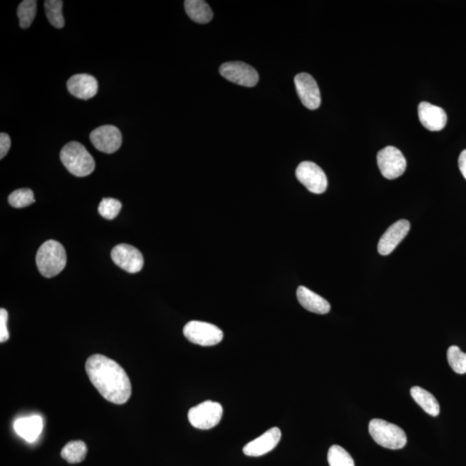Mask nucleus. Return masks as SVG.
Instances as JSON below:
<instances>
[{"label":"nucleus","mask_w":466,"mask_h":466,"mask_svg":"<svg viewBox=\"0 0 466 466\" xmlns=\"http://www.w3.org/2000/svg\"><path fill=\"white\" fill-rule=\"evenodd\" d=\"M86 371L91 383L108 402L126 403L132 395V384L126 370L114 360L96 354L86 362Z\"/></svg>","instance_id":"f257e3e1"},{"label":"nucleus","mask_w":466,"mask_h":466,"mask_svg":"<svg viewBox=\"0 0 466 466\" xmlns=\"http://www.w3.org/2000/svg\"><path fill=\"white\" fill-rule=\"evenodd\" d=\"M36 262L38 271L43 276L54 278L66 266V250L61 243L48 240L38 249Z\"/></svg>","instance_id":"f03ea898"},{"label":"nucleus","mask_w":466,"mask_h":466,"mask_svg":"<svg viewBox=\"0 0 466 466\" xmlns=\"http://www.w3.org/2000/svg\"><path fill=\"white\" fill-rule=\"evenodd\" d=\"M61 163L71 174L78 177L89 176L96 169V162L87 149L78 142H70L61 149Z\"/></svg>","instance_id":"7ed1b4c3"},{"label":"nucleus","mask_w":466,"mask_h":466,"mask_svg":"<svg viewBox=\"0 0 466 466\" xmlns=\"http://www.w3.org/2000/svg\"><path fill=\"white\" fill-rule=\"evenodd\" d=\"M369 433L375 442L384 449H402L407 444V435L402 428L381 419L370 421Z\"/></svg>","instance_id":"20e7f679"},{"label":"nucleus","mask_w":466,"mask_h":466,"mask_svg":"<svg viewBox=\"0 0 466 466\" xmlns=\"http://www.w3.org/2000/svg\"><path fill=\"white\" fill-rule=\"evenodd\" d=\"M223 416L221 404L212 400H206L188 411V421L193 427L202 430L211 429L220 423Z\"/></svg>","instance_id":"39448f33"},{"label":"nucleus","mask_w":466,"mask_h":466,"mask_svg":"<svg viewBox=\"0 0 466 466\" xmlns=\"http://www.w3.org/2000/svg\"><path fill=\"white\" fill-rule=\"evenodd\" d=\"M183 334L191 343L202 347H212L223 340V332L213 324L193 320L186 324Z\"/></svg>","instance_id":"423d86ee"},{"label":"nucleus","mask_w":466,"mask_h":466,"mask_svg":"<svg viewBox=\"0 0 466 466\" xmlns=\"http://www.w3.org/2000/svg\"><path fill=\"white\" fill-rule=\"evenodd\" d=\"M377 165L385 178L394 180L405 172L407 161L398 148L387 146L378 152Z\"/></svg>","instance_id":"0eeeda50"},{"label":"nucleus","mask_w":466,"mask_h":466,"mask_svg":"<svg viewBox=\"0 0 466 466\" xmlns=\"http://www.w3.org/2000/svg\"><path fill=\"white\" fill-rule=\"evenodd\" d=\"M220 73L227 81L243 87H253L260 81L256 69L242 61H230L222 64Z\"/></svg>","instance_id":"6e6552de"},{"label":"nucleus","mask_w":466,"mask_h":466,"mask_svg":"<svg viewBox=\"0 0 466 466\" xmlns=\"http://www.w3.org/2000/svg\"><path fill=\"white\" fill-rule=\"evenodd\" d=\"M296 174L298 181L303 184L308 191L320 195L327 188V178L322 167L312 162H302L297 167Z\"/></svg>","instance_id":"1a4fd4ad"},{"label":"nucleus","mask_w":466,"mask_h":466,"mask_svg":"<svg viewBox=\"0 0 466 466\" xmlns=\"http://www.w3.org/2000/svg\"><path fill=\"white\" fill-rule=\"evenodd\" d=\"M111 256L114 264L130 274L140 272L144 267L143 255L134 246L126 243L116 246Z\"/></svg>","instance_id":"9d476101"},{"label":"nucleus","mask_w":466,"mask_h":466,"mask_svg":"<svg viewBox=\"0 0 466 466\" xmlns=\"http://www.w3.org/2000/svg\"><path fill=\"white\" fill-rule=\"evenodd\" d=\"M90 140L98 151L112 154L121 147L122 135L114 126H103L91 133Z\"/></svg>","instance_id":"9b49d317"},{"label":"nucleus","mask_w":466,"mask_h":466,"mask_svg":"<svg viewBox=\"0 0 466 466\" xmlns=\"http://www.w3.org/2000/svg\"><path fill=\"white\" fill-rule=\"evenodd\" d=\"M298 96L302 104L310 110L319 108L322 103V97L318 84L312 75L307 73H301L294 77Z\"/></svg>","instance_id":"f8f14e48"},{"label":"nucleus","mask_w":466,"mask_h":466,"mask_svg":"<svg viewBox=\"0 0 466 466\" xmlns=\"http://www.w3.org/2000/svg\"><path fill=\"white\" fill-rule=\"evenodd\" d=\"M409 230V221L406 220L396 221L381 236L377 246L378 253L383 256H387L393 253V250L403 241Z\"/></svg>","instance_id":"ddd939ff"},{"label":"nucleus","mask_w":466,"mask_h":466,"mask_svg":"<svg viewBox=\"0 0 466 466\" xmlns=\"http://www.w3.org/2000/svg\"><path fill=\"white\" fill-rule=\"evenodd\" d=\"M282 438L281 430L272 428L243 447V453L250 457H260L269 453L278 445Z\"/></svg>","instance_id":"4468645a"},{"label":"nucleus","mask_w":466,"mask_h":466,"mask_svg":"<svg viewBox=\"0 0 466 466\" xmlns=\"http://www.w3.org/2000/svg\"><path fill=\"white\" fill-rule=\"evenodd\" d=\"M418 114L421 125L431 132L442 130L447 123V115L445 110L428 102H421L419 105Z\"/></svg>","instance_id":"2eb2a0df"},{"label":"nucleus","mask_w":466,"mask_h":466,"mask_svg":"<svg viewBox=\"0 0 466 466\" xmlns=\"http://www.w3.org/2000/svg\"><path fill=\"white\" fill-rule=\"evenodd\" d=\"M68 92L78 99H92L98 92V82L93 76L87 74L75 75L67 83Z\"/></svg>","instance_id":"dca6fc26"},{"label":"nucleus","mask_w":466,"mask_h":466,"mask_svg":"<svg viewBox=\"0 0 466 466\" xmlns=\"http://www.w3.org/2000/svg\"><path fill=\"white\" fill-rule=\"evenodd\" d=\"M297 299L300 304L308 311L318 315H326L330 312L331 306L329 301L320 296L308 287L300 286L297 290Z\"/></svg>","instance_id":"f3484780"},{"label":"nucleus","mask_w":466,"mask_h":466,"mask_svg":"<svg viewBox=\"0 0 466 466\" xmlns=\"http://www.w3.org/2000/svg\"><path fill=\"white\" fill-rule=\"evenodd\" d=\"M43 428V419L39 416L20 418L14 423V429L17 435L28 442H34L41 435Z\"/></svg>","instance_id":"a211bd4d"},{"label":"nucleus","mask_w":466,"mask_h":466,"mask_svg":"<svg viewBox=\"0 0 466 466\" xmlns=\"http://www.w3.org/2000/svg\"><path fill=\"white\" fill-rule=\"evenodd\" d=\"M410 394L414 402H416L426 413L431 416H438L440 411L439 404L430 392L426 389L414 386L410 389Z\"/></svg>","instance_id":"6ab92c4d"},{"label":"nucleus","mask_w":466,"mask_h":466,"mask_svg":"<svg viewBox=\"0 0 466 466\" xmlns=\"http://www.w3.org/2000/svg\"><path fill=\"white\" fill-rule=\"evenodd\" d=\"M184 7L188 16L196 23L207 24L213 20L212 10L203 0H186Z\"/></svg>","instance_id":"aec40b11"},{"label":"nucleus","mask_w":466,"mask_h":466,"mask_svg":"<svg viewBox=\"0 0 466 466\" xmlns=\"http://www.w3.org/2000/svg\"><path fill=\"white\" fill-rule=\"evenodd\" d=\"M87 447L82 440L69 442L61 451V456L69 464L81 463L85 460Z\"/></svg>","instance_id":"412c9836"},{"label":"nucleus","mask_w":466,"mask_h":466,"mask_svg":"<svg viewBox=\"0 0 466 466\" xmlns=\"http://www.w3.org/2000/svg\"><path fill=\"white\" fill-rule=\"evenodd\" d=\"M63 2L61 0H47L45 8L47 17L52 27L61 29L64 27L65 21L63 15Z\"/></svg>","instance_id":"4be33fe9"},{"label":"nucleus","mask_w":466,"mask_h":466,"mask_svg":"<svg viewBox=\"0 0 466 466\" xmlns=\"http://www.w3.org/2000/svg\"><path fill=\"white\" fill-rule=\"evenodd\" d=\"M38 2L36 0H24L18 6L17 16L20 17V27L27 29L31 27L36 14Z\"/></svg>","instance_id":"5701e85b"},{"label":"nucleus","mask_w":466,"mask_h":466,"mask_svg":"<svg viewBox=\"0 0 466 466\" xmlns=\"http://www.w3.org/2000/svg\"><path fill=\"white\" fill-rule=\"evenodd\" d=\"M327 460L330 466H355L354 460L348 451L338 445L330 447Z\"/></svg>","instance_id":"b1692460"},{"label":"nucleus","mask_w":466,"mask_h":466,"mask_svg":"<svg viewBox=\"0 0 466 466\" xmlns=\"http://www.w3.org/2000/svg\"><path fill=\"white\" fill-rule=\"evenodd\" d=\"M447 360L454 373H466V353L462 352L460 347L453 345L447 350Z\"/></svg>","instance_id":"393cba45"},{"label":"nucleus","mask_w":466,"mask_h":466,"mask_svg":"<svg viewBox=\"0 0 466 466\" xmlns=\"http://www.w3.org/2000/svg\"><path fill=\"white\" fill-rule=\"evenodd\" d=\"M8 200L10 206L16 209H23L35 202L33 192L29 188L17 189L13 192Z\"/></svg>","instance_id":"a878e982"},{"label":"nucleus","mask_w":466,"mask_h":466,"mask_svg":"<svg viewBox=\"0 0 466 466\" xmlns=\"http://www.w3.org/2000/svg\"><path fill=\"white\" fill-rule=\"evenodd\" d=\"M122 209V204L119 200L112 198H104L100 203L99 213L100 216L107 220H114L119 216Z\"/></svg>","instance_id":"bb28decb"},{"label":"nucleus","mask_w":466,"mask_h":466,"mask_svg":"<svg viewBox=\"0 0 466 466\" xmlns=\"http://www.w3.org/2000/svg\"><path fill=\"white\" fill-rule=\"evenodd\" d=\"M7 320H8V313L6 309H0V342L3 343L9 340L10 334L7 329Z\"/></svg>","instance_id":"cd10ccee"},{"label":"nucleus","mask_w":466,"mask_h":466,"mask_svg":"<svg viewBox=\"0 0 466 466\" xmlns=\"http://www.w3.org/2000/svg\"><path fill=\"white\" fill-rule=\"evenodd\" d=\"M12 142L8 134H0V158L3 159L8 153Z\"/></svg>","instance_id":"c85d7f7f"},{"label":"nucleus","mask_w":466,"mask_h":466,"mask_svg":"<svg viewBox=\"0 0 466 466\" xmlns=\"http://www.w3.org/2000/svg\"><path fill=\"white\" fill-rule=\"evenodd\" d=\"M458 167H460V172L466 180V150L462 151L460 158H458Z\"/></svg>","instance_id":"c756f323"}]
</instances>
